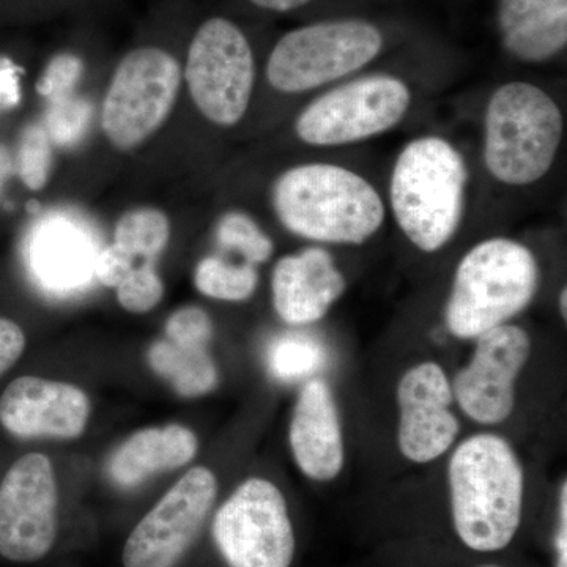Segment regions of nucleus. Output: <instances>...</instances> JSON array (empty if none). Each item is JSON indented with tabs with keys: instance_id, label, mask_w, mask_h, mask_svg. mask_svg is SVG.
I'll return each mask as SVG.
<instances>
[{
	"instance_id": "25",
	"label": "nucleus",
	"mask_w": 567,
	"mask_h": 567,
	"mask_svg": "<svg viewBox=\"0 0 567 567\" xmlns=\"http://www.w3.org/2000/svg\"><path fill=\"white\" fill-rule=\"evenodd\" d=\"M216 241L224 249L238 252L246 264H265L274 256V240L245 212H227L216 224Z\"/></svg>"
},
{
	"instance_id": "29",
	"label": "nucleus",
	"mask_w": 567,
	"mask_h": 567,
	"mask_svg": "<svg viewBox=\"0 0 567 567\" xmlns=\"http://www.w3.org/2000/svg\"><path fill=\"white\" fill-rule=\"evenodd\" d=\"M82 73V62L73 54H61L52 59L43 80L39 85V92L47 96L65 95L76 84Z\"/></svg>"
},
{
	"instance_id": "35",
	"label": "nucleus",
	"mask_w": 567,
	"mask_h": 567,
	"mask_svg": "<svg viewBox=\"0 0 567 567\" xmlns=\"http://www.w3.org/2000/svg\"><path fill=\"white\" fill-rule=\"evenodd\" d=\"M480 567H503V566H496V565H486V566H480Z\"/></svg>"
},
{
	"instance_id": "13",
	"label": "nucleus",
	"mask_w": 567,
	"mask_h": 567,
	"mask_svg": "<svg viewBox=\"0 0 567 567\" xmlns=\"http://www.w3.org/2000/svg\"><path fill=\"white\" fill-rule=\"evenodd\" d=\"M472 360L456 375L454 399L470 420L503 423L516 404V383L532 354V339L517 324H499L475 339Z\"/></svg>"
},
{
	"instance_id": "24",
	"label": "nucleus",
	"mask_w": 567,
	"mask_h": 567,
	"mask_svg": "<svg viewBox=\"0 0 567 567\" xmlns=\"http://www.w3.org/2000/svg\"><path fill=\"white\" fill-rule=\"evenodd\" d=\"M327 360L322 342L306 334H286L276 339L267 354L268 371L279 382L309 379Z\"/></svg>"
},
{
	"instance_id": "23",
	"label": "nucleus",
	"mask_w": 567,
	"mask_h": 567,
	"mask_svg": "<svg viewBox=\"0 0 567 567\" xmlns=\"http://www.w3.org/2000/svg\"><path fill=\"white\" fill-rule=\"evenodd\" d=\"M259 275L252 265H234L219 257H205L194 271V286L213 300L241 303L256 292Z\"/></svg>"
},
{
	"instance_id": "15",
	"label": "nucleus",
	"mask_w": 567,
	"mask_h": 567,
	"mask_svg": "<svg viewBox=\"0 0 567 567\" xmlns=\"http://www.w3.org/2000/svg\"><path fill=\"white\" fill-rule=\"evenodd\" d=\"M91 417L81 388L40 377H20L0 395V424L20 439H78Z\"/></svg>"
},
{
	"instance_id": "22",
	"label": "nucleus",
	"mask_w": 567,
	"mask_h": 567,
	"mask_svg": "<svg viewBox=\"0 0 567 567\" xmlns=\"http://www.w3.org/2000/svg\"><path fill=\"white\" fill-rule=\"evenodd\" d=\"M171 223L162 210L136 208L118 219L114 230V245L134 259L155 262L167 248Z\"/></svg>"
},
{
	"instance_id": "18",
	"label": "nucleus",
	"mask_w": 567,
	"mask_h": 567,
	"mask_svg": "<svg viewBox=\"0 0 567 567\" xmlns=\"http://www.w3.org/2000/svg\"><path fill=\"white\" fill-rule=\"evenodd\" d=\"M496 24L516 61H551L566 48L567 0H499Z\"/></svg>"
},
{
	"instance_id": "34",
	"label": "nucleus",
	"mask_w": 567,
	"mask_h": 567,
	"mask_svg": "<svg viewBox=\"0 0 567 567\" xmlns=\"http://www.w3.org/2000/svg\"><path fill=\"white\" fill-rule=\"evenodd\" d=\"M558 306H559V315H561L563 319L566 320L567 319V290L566 289H563L561 293H559Z\"/></svg>"
},
{
	"instance_id": "19",
	"label": "nucleus",
	"mask_w": 567,
	"mask_h": 567,
	"mask_svg": "<svg viewBox=\"0 0 567 567\" xmlns=\"http://www.w3.org/2000/svg\"><path fill=\"white\" fill-rule=\"evenodd\" d=\"M197 450V436L185 425L144 429L114 451L107 461V475L115 486L137 487L148 477L189 464Z\"/></svg>"
},
{
	"instance_id": "26",
	"label": "nucleus",
	"mask_w": 567,
	"mask_h": 567,
	"mask_svg": "<svg viewBox=\"0 0 567 567\" xmlns=\"http://www.w3.org/2000/svg\"><path fill=\"white\" fill-rule=\"evenodd\" d=\"M117 300L125 311L145 315L162 303L164 284L156 271L155 262H144L134 267L117 287Z\"/></svg>"
},
{
	"instance_id": "2",
	"label": "nucleus",
	"mask_w": 567,
	"mask_h": 567,
	"mask_svg": "<svg viewBox=\"0 0 567 567\" xmlns=\"http://www.w3.org/2000/svg\"><path fill=\"white\" fill-rule=\"evenodd\" d=\"M447 483L454 528L466 547L498 551L513 543L524 511L525 475L503 436L464 440L451 456Z\"/></svg>"
},
{
	"instance_id": "3",
	"label": "nucleus",
	"mask_w": 567,
	"mask_h": 567,
	"mask_svg": "<svg viewBox=\"0 0 567 567\" xmlns=\"http://www.w3.org/2000/svg\"><path fill=\"white\" fill-rule=\"evenodd\" d=\"M468 167L456 145L442 136L410 141L395 158L391 212L399 229L420 251L445 248L464 218Z\"/></svg>"
},
{
	"instance_id": "21",
	"label": "nucleus",
	"mask_w": 567,
	"mask_h": 567,
	"mask_svg": "<svg viewBox=\"0 0 567 567\" xmlns=\"http://www.w3.org/2000/svg\"><path fill=\"white\" fill-rule=\"evenodd\" d=\"M147 360L153 372L182 398H203L218 386L219 372L208 347L178 344L163 338L153 342Z\"/></svg>"
},
{
	"instance_id": "16",
	"label": "nucleus",
	"mask_w": 567,
	"mask_h": 567,
	"mask_svg": "<svg viewBox=\"0 0 567 567\" xmlns=\"http://www.w3.org/2000/svg\"><path fill=\"white\" fill-rule=\"evenodd\" d=\"M346 289V276L322 246H309L284 256L271 275L276 315L292 327L322 320Z\"/></svg>"
},
{
	"instance_id": "27",
	"label": "nucleus",
	"mask_w": 567,
	"mask_h": 567,
	"mask_svg": "<svg viewBox=\"0 0 567 567\" xmlns=\"http://www.w3.org/2000/svg\"><path fill=\"white\" fill-rule=\"evenodd\" d=\"M51 164L52 151L47 132L39 125L25 130L18 156L21 181L33 192L43 188L50 178Z\"/></svg>"
},
{
	"instance_id": "33",
	"label": "nucleus",
	"mask_w": 567,
	"mask_h": 567,
	"mask_svg": "<svg viewBox=\"0 0 567 567\" xmlns=\"http://www.w3.org/2000/svg\"><path fill=\"white\" fill-rule=\"evenodd\" d=\"M254 6L260 7L264 10L278 11V13H286V11H292L301 9L306 3L311 0H249Z\"/></svg>"
},
{
	"instance_id": "6",
	"label": "nucleus",
	"mask_w": 567,
	"mask_h": 567,
	"mask_svg": "<svg viewBox=\"0 0 567 567\" xmlns=\"http://www.w3.org/2000/svg\"><path fill=\"white\" fill-rule=\"evenodd\" d=\"M383 50V35L372 22L330 20L287 32L267 62V80L282 93H305L363 70Z\"/></svg>"
},
{
	"instance_id": "7",
	"label": "nucleus",
	"mask_w": 567,
	"mask_h": 567,
	"mask_svg": "<svg viewBox=\"0 0 567 567\" xmlns=\"http://www.w3.org/2000/svg\"><path fill=\"white\" fill-rule=\"evenodd\" d=\"M410 106L412 91L401 78L369 74L312 100L295 121V133L312 147L358 144L395 128Z\"/></svg>"
},
{
	"instance_id": "4",
	"label": "nucleus",
	"mask_w": 567,
	"mask_h": 567,
	"mask_svg": "<svg viewBox=\"0 0 567 567\" xmlns=\"http://www.w3.org/2000/svg\"><path fill=\"white\" fill-rule=\"evenodd\" d=\"M539 264L527 246L487 238L462 257L445 305L454 338L475 339L528 308L539 289Z\"/></svg>"
},
{
	"instance_id": "31",
	"label": "nucleus",
	"mask_w": 567,
	"mask_h": 567,
	"mask_svg": "<svg viewBox=\"0 0 567 567\" xmlns=\"http://www.w3.org/2000/svg\"><path fill=\"white\" fill-rule=\"evenodd\" d=\"M25 349V334L20 324L0 317V377L7 374Z\"/></svg>"
},
{
	"instance_id": "28",
	"label": "nucleus",
	"mask_w": 567,
	"mask_h": 567,
	"mask_svg": "<svg viewBox=\"0 0 567 567\" xmlns=\"http://www.w3.org/2000/svg\"><path fill=\"white\" fill-rule=\"evenodd\" d=\"M164 338L178 342V344L210 347L213 338L210 316L197 306L178 309L167 320Z\"/></svg>"
},
{
	"instance_id": "10",
	"label": "nucleus",
	"mask_w": 567,
	"mask_h": 567,
	"mask_svg": "<svg viewBox=\"0 0 567 567\" xmlns=\"http://www.w3.org/2000/svg\"><path fill=\"white\" fill-rule=\"evenodd\" d=\"M181 65L159 48H140L118 63L104 96L102 125L118 151H132L169 117L178 89Z\"/></svg>"
},
{
	"instance_id": "9",
	"label": "nucleus",
	"mask_w": 567,
	"mask_h": 567,
	"mask_svg": "<svg viewBox=\"0 0 567 567\" xmlns=\"http://www.w3.org/2000/svg\"><path fill=\"white\" fill-rule=\"evenodd\" d=\"M185 80L204 117L226 128L237 125L248 111L256 80L245 33L224 18L205 21L189 44Z\"/></svg>"
},
{
	"instance_id": "32",
	"label": "nucleus",
	"mask_w": 567,
	"mask_h": 567,
	"mask_svg": "<svg viewBox=\"0 0 567 567\" xmlns=\"http://www.w3.org/2000/svg\"><path fill=\"white\" fill-rule=\"evenodd\" d=\"M557 567H567V483L559 488L558 529L555 537Z\"/></svg>"
},
{
	"instance_id": "1",
	"label": "nucleus",
	"mask_w": 567,
	"mask_h": 567,
	"mask_svg": "<svg viewBox=\"0 0 567 567\" xmlns=\"http://www.w3.org/2000/svg\"><path fill=\"white\" fill-rule=\"evenodd\" d=\"M271 205L284 229L319 245H363L382 229L386 215L371 182L333 163L287 169L274 183Z\"/></svg>"
},
{
	"instance_id": "8",
	"label": "nucleus",
	"mask_w": 567,
	"mask_h": 567,
	"mask_svg": "<svg viewBox=\"0 0 567 567\" xmlns=\"http://www.w3.org/2000/svg\"><path fill=\"white\" fill-rule=\"evenodd\" d=\"M212 537L227 567H290L295 533L282 492L249 477L216 511Z\"/></svg>"
},
{
	"instance_id": "5",
	"label": "nucleus",
	"mask_w": 567,
	"mask_h": 567,
	"mask_svg": "<svg viewBox=\"0 0 567 567\" xmlns=\"http://www.w3.org/2000/svg\"><path fill=\"white\" fill-rule=\"evenodd\" d=\"M563 134V112L544 89L506 82L492 92L484 112V166L503 185H533L554 166Z\"/></svg>"
},
{
	"instance_id": "20",
	"label": "nucleus",
	"mask_w": 567,
	"mask_h": 567,
	"mask_svg": "<svg viewBox=\"0 0 567 567\" xmlns=\"http://www.w3.org/2000/svg\"><path fill=\"white\" fill-rule=\"evenodd\" d=\"M95 244L80 226L52 219L40 227L32 244V267L52 292H70L93 278Z\"/></svg>"
},
{
	"instance_id": "30",
	"label": "nucleus",
	"mask_w": 567,
	"mask_h": 567,
	"mask_svg": "<svg viewBox=\"0 0 567 567\" xmlns=\"http://www.w3.org/2000/svg\"><path fill=\"white\" fill-rule=\"evenodd\" d=\"M134 264H136L134 257L112 244L96 254L93 278L99 279L103 286L115 289L136 267Z\"/></svg>"
},
{
	"instance_id": "11",
	"label": "nucleus",
	"mask_w": 567,
	"mask_h": 567,
	"mask_svg": "<svg viewBox=\"0 0 567 567\" xmlns=\"http://www.w3.org/2000/svg\"><path fill=\"white\" fill-rule=\"evenodd\" d=\"M216 495L212 470H188L134 525L123 544V567H181L210 517Z\"/></svg>"
},
{
	"instance_id": "17",
	"label": "nucleus",
	"mask_w": 567,
	"mask_h": 567,
	"mask_svg": "<svg viewBox=\"0 0 567 567\" xmlns=\"http://www.w3.org/2000/svg\"><path fill=\"white\" fill-rule=\"evenodd\" d=\"M289 443L295 464L309 480L327 483L344 466L346 447L334 395L327 382H306L295 402Z\"/></svg>"
},
{
	"instance_id": "14",
	"label": "nucleus",
	"mask_w": 567,
	"mask_h": 567,
	"mask_svg": "<svg viewBox=\"0 0 567 567\" xmlns=\"http://www.w3.org/2000/svg\"><path fill=\"white\" fill-rule=\"evenodd\" d=\"M454 394L442 365L424 361L402 375L398 385L399 450L415 464H429L454 445L461 423Z\"/></svg>"
},
{
	"instance_id": "12",
	"label": "nucleus",
	"mask_w": 567,
	"mask_h": 567,
	"mask_svg": "<svg viewBox=\"0 0 567 567\" xmlns=\"http://www.w3.org/2000/svg\"><path fill=\"white\" fill-rule=\"evenodd\" d=\"M59 535V492L50 457L25 454L0 483V557L32 565L51 554Z\"/></svg>"
}]
</instances>
